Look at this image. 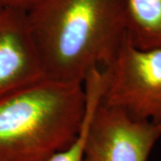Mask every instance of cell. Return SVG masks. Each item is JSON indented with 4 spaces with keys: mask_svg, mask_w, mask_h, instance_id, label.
<instances>
[{
    "mask_svg": "<svg viewBox=\"0 0 161 161\" xmlns=\"http://www.w3.org/2000/svg\"><path fill=\"white\" fill-rule=\"evenodd\" d=\"M128 40L137 48L161 47V0H126Z\"/></svg>",
    "mask_w": 161,
    "mask_h": 161,
    "instance_id": "8992f818",
    "label": "cell"
},
{
    "mask_svg": "<svg viewBox=\"0 0 161 161\" xmlns=\"http://www.w3.org/2000/svg\"><path fill=\"white\" fill-rule=\"evenodd\" d=\"M86 110L83 84L45 78L0 100V161H47L75 141Z\"/></svg>",
    "mask_w": 161,
    "mask_h": 161,
    "instance_id": "7a4b0ae2",
    "label": "cell"
},
{
    "mask_svg": "<svg viewBox=\"0 0 161 161\" xmlns=\"http://www.w3.org/2000/svg\"><path fill=\"white\" fill-rule=\"evenodd\" d=\"M41 0H0V8H11L28 12Z\"/></svg>",
    "mask_w": 161,
    "mask_h": 161,
    "instance_id": "ba28073f",
    "label": "cell"
},
{
    "mask_svg": "<svg viewBox=\"0 0 161 161\" xmlns=\"http://www.w3.org/2000/svg\"><path fill=\"white\" fill-rule=\"evenodd\" d=\"M45 78L27 12L0 8V100Z\"/></svg>",
    "mask_w": 161,
    "mask_h": 161,
    "instance_id": "5b68a950",
    "label": "cell"
},
{
    "mask_svg": "<svg viewBox=\"0 0 161 161\" xmlns=\"http://www.w3.org/2000/svg\"><path fill=\"white\" fill-rule=\"evenodd\" d=\"M105 71L103 103L161 125V47L141 49L127 40Z\"/></svg>",
    "mask_w": 161,
    "mask_h": 161,
    "instance_id": "3957f363",
    "label": "cell"
},
{
    "mask_svg": "<svg viewBox=\"0 0 161 161\" xmlns=\"http://www.w3.org/2000/svg\"><path fill=\"white\" fill-rule=\"evenodd\" d=\"M105 82L106 75L102 70L94 69L88 75L83 83L86 93V110L80 133L69 147L52 156L47 161H82L88 125L96 107L101 100Z\"/></svg>",
    "mask_w": 161,
    "mask_h": 161,
    "instance_id": "52a82bcc",
    "label": "cell"
},
{
    "mask_svg": "<svg viewBox=\"0 0 161 161\" xmlns=\"http://www.w3.org/2000/svg\"><path fill=\"white\" fill-rule=\"evenodd\" d=\"M47 79L83 84L128 40L126 0H41L27 12Z\"/></svg>",
    "mask_w": 161,
    "mask_h": 161,
    "instance_id": "6da1fadb",
    "label": "cell"
},
{
    "mask_svg": "<svg viewBox=\"0 0 161 161\" xmlns=\"http://www.w3.org/2000/svg\"><path fill=\"white\" fill-rule=\"evenodd\" d=\"M160 138V125L100 100L88 125L82 161H148Z\"/></svg>",
    "mask_w": 161,
    "mask_h": 161,
    "instance_id": "277c9868",
    "label": "cell"
}]
</instances>
